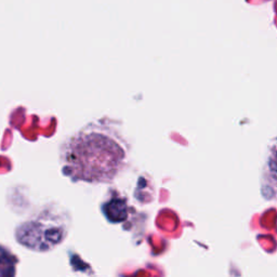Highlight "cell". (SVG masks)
Listing matches in <instances>:
<instances>
[{
	"instance_id": "2",
	"label": "cell",
	"mask_w": 277,
	"mask_h": 277,
	"mask_svg": "<svg viewBox=\"0 0 277 277\" xmlns=\"http://www.w3.org/2000/svg\"><path fill=\"white\" fill-rule=\"evenodd\" d=\"M72 226L70 216L61 207L50 206L36 218L21 224L16 238L24 247L37 252H48L66 238Z\"/></svg>"
},
{
	"instance_id": "1",
	"label": "cell",
	"mask_w": 277,
	"mask_h": 277,
	"mask_svg": "<svg viewBox=\"0 0 277 277\" xmlns=\"http://www.w3.org/2000/svg\"><path fill=\"white\" fill-rule=\"evenodd\" d=\"M60 160L72 182L112 183L127 167L129 146L115 129L90 122L62 144Z\"/></svg>"
},
{
	"instance_id": "3",
	"label": "cell",
	"mask_w": 277,
	"mask_h": 277,
	"mask_svg": "<svg viewBox=\"0 0 277 277\" xmlns=\"http://www.w3.org/2000/svg\"><path fill=\"white\" fill-rule=\"evenodd\" d=\"M103 214L110 222H120L126 219L127 204L126 200L122 198H112L110 202H105L102 208Z\"/></svg>"
}]
</instances>
